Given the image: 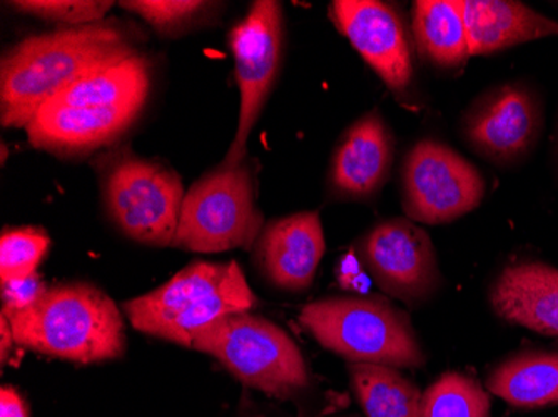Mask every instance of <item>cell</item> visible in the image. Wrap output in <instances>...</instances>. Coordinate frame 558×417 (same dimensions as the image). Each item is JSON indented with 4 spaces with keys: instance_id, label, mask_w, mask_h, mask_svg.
Segmentation results:
<instances>
[{
    "instance_id": "6da1fadb",
    "label": "cell",
    "mask_w": 558,
    "mask_h": 417,
    "mask_svg": "<svg viewBox=\"0 0 558 417\" xmlns=\"http://www.w3.org/2000/svg\"><path fill=\"white\" fill-rule=\"evenodd\" d=\"M137 52L136 40L118 22L65 27L25 37L0 62V121L25 128L62 90Z\"/></svg>"
},
{
    "instance_id": "7a4b0ae2",
    "label": "cell",
    "mask_w": 558,
    "mask_h": 417,
    "mask_svg": "<svg viewBox=\"0 0 558 417\" xmlns=\"http://www.w3.org/2000/svg\"><path fill=\"white\" fill-rule=\"evenodd\" d=\"M2 315L17 346L46 356L90 364L125 351L121 310L105 291L84 282L46 287L29 307Z\"/></svg>"
},
{
    "instance_id": "3957f363",
    "label": "cell",
    "mask_w": 558,
    "mask_h": 417,
    "mask_svg": "<svg viewBox=\"0 0 558 417\" xmlns=\"http://www.w3.org/2000/svg\"><path fill=\"white\" fill-rule=\"evenodd\" d=\"M258 306V297L236 260H196L158 290L124 303L136 331L191 349L193 334L225 316Z\"/></svg>"
},
{
    "instance_id": "277c9868",
    "label": "cell",
    "mask_w": 558,
    "mask_h": 417,
    "mask_svg": "<svg viewBox=\"0 0 558 417\" xmlns=\"http://www.w3.org/2000/svg\"><path fill=\"white\" fill-rule=\"evenodd\" d=\"M300 322L325 349L351 364L420 369L425 351L409 315L378 296L328 297L304 306Z\"/></svg>"
},
{
    "instance_id": "5b68a950",
    "label": "cell",
    "mask_w": 558,
    "mask_h": 417,
    "mask_svg": "<svg viewBox=\"0 0 558 417\" xmlns=\"http://www.w3.org/2000/svg\"><path fill=\"white\" fill-rule=\"evenodd\" d=\"M191 349L215 357L234 378L276 400H296L312 384L306 360L293 339L251 310L197 329Z\"/></svg>"
},
{
    "instance_id": "8992f818",
    "label": "cell",
    "mask_w": 558,
    "mask_h": 417,
    "mask_svg": "<svg viewBox=\"0 0 558 417\" xmlns=\"http://www.w3.org/2000/svg\"><path fill=\"white\" fill-rule=\"evenodd\" d=\"M258 168L246 159L234 168H218L186 191L172 247L216 254L255 247L265 229L256 203Z\"/></svg>"
},
{
    "instance_id": "52a82bcc",
    "label": "cell",
    "mask_w": 558,
    "mask_h": 417,
    "mask_svg": "<svg viewBox=\"0 0 558 417\" xmlns=\"http://www.w3.org/2000/svg\"><path fill=\"white\" fill-rule=\"evenodd\" d=\"M106 212L136 243L172 247L184 193L180 175L133 150L121 149L97 161Z\"/></svg>"
},
{
    "instance_id": "ba28073f",
    "label": "cell",
    "mask_w": 558,
    "mask_h": 417,
    "mask_svg": "<svg viewBox=\"0 0 558 417\" xmlns=\"http://www.w3.org/2000/svg\"><path fill=\"white\" fill-rule=\"evenodd\" d=\"M228 42L240 89V115L233 143L221 164L234 168L247 159V139L278 79L284 46L283 5L275 0H256L233 25Z\"/></svg>"
},
{
    "instance_id": "9c48e42d",
    "label": "cell",
    "mask_w": 558,
    "mask_h": 417,
    "mask_svg": "<svg viewBox=\"0 0 558 417\" xmlns=\"http://www.w3.org/2000/svg\"><path fill=\"white\" fill-rule=\"evenodd\" d=\"M485 196L482 172L440 140H418L401 164V203L409 219L437 225L472 212Z\"/></svg>"
},
{
    "instance_id": "30bf717a",
    "label": "cell",
    "mask_w": 558,
    "mask_h": 417,
    "mask_svg": "<svg viewBox=\"0 0 558 417\" xmlns=\"http://www.w3.org/2000/svg\"><path fill=\"white\" fill-rule=\"evenodd\" d=\"M544 127L542 100L529 84L505 83L480 94L460 121L466 146L498 168L529 158Z\"/></svg>"
},
{
    "instance_id": "8fae6325",
    "label": "cell",
    "mask_w": 558,
    "mask_h": 417,
    "mask_svg": "<svg viewBox=\"0 0 558 417\" xmlns=\"http://www.w3.org/2000/svg\"><path fill=\"white\" fill-rule=\"evenodd\" d=\"M359 253L379 290L409 306H420L440 287L434 243L409 219L376 224L360 241Z\"/></svg>"
},
{
    "instance_id": "7c38bea8",
    "label": "cell",
    "mask_w": 558,
    "mask_h": 417,
    "mask_svg": "<svg viewBox=\"0 0 558 417\" xmlns=\"http://www.w3.org/2000/svg\"><path fill=\"white\" fill-rule=\"evenodd\" d=\"M329 19L397 99H410L415 61L403 19L379 0H335Z\"/></svg>"
},
{
    "instance_id": "4fadbf2b",
    "label": "cell",
    "mask_w": 558,
    "mask_h": 417,
    "mask_svg": "<svg viewBox=\"0 0 558 417\" xmlns=\"http://www.w3.org/2000/svg\"><path fill=\"white\" fill-rule=\"evenodd\" d=\"M393 154L390 127L378 111H369L347 128L335 147L329 194L338 199H372L390 177Z\"/></svg>"
},
{
    "instance_id": "5bb4252c",
    "label": "cell",
    "mask_w": 558,
    "mask_h": 417,
    "mask_svg": "<svg viewBox=\"0 0 558 417\" xmlns=\"http://www.w3.org/2000/svg\"><path fill=\"white\" fill-rule=\"evenodd\" d=\"M325 234L316 211L298 212L265 225L255 244V259L279 290H308L325 254Z\"/></svg>"
},
{
    "instance_id": "9a60e30c",
    "label": "cell",
    "mask_w": 558,
    "mask_h": 417,
    "mask_svg": "<svg viewBox=\"0 0 558 417\" xmlns=\"http://www.w3.org/2000/svg\"><path fill=\"white\" fill-rule=\"evenodd\" d=\"M143 109L44 106L25 127V133L34 147L50 154L93 152L128 133Z\"/></svg>"
},
{
    "instance_id": "2e32d148",
    "label": "cell",
    "mask_w": 558,
    "mask_h": 417,
    "mask_svg": "<svg viewBox=\"0 0 558 417\" xmlns=\"http://www.w3.org/2000/svg\"><path fill=\"white\" fill-rule=\"evenodd\" d=\"M488 301L501 321L558 338V269L541 260L513 262L492 282Z\"/></svg>"
},
{
    "instance_id": "e0dca14e",
    "label": "cell",
    "mask_w": 558,
    "mask_h": 417,
    "mask_svg": "<svg viewBox=\"0 0 558 417\" xmlns=\"http://www.w3.org/2000/svg\"><path fill=\"white\" fill-rule=\"evenodd\" d=\"M470 54L490 56L558 36V22L513 0H459Z\"/></svg>"
},
{
    "instance_id": "ac0fdd59",
    "label": "cell",
    "mask_w": 558,
    "mask_h": 417,
    "mask_svg": "<svg viewBox=\"0 0 558 417\" xmlns=\"http://www.w3.org/2000/svg\"><path fill=\"white\" fill-rule=\"evenodd\" d=\"M150 64L134 54L100 69L50 99L52 108H144L153 84Z\"/></svg>"
},
{
    "instance_id": "d6986e66",
    "label": "cell",
    "mask_w": 558,
    "mask_h": 417,
    "mask_svg": "<svg viewBox=\"0 0 558 417\" xmlns=\"http://www.w3.org/2000/svg\"><path fill=\"white\" fill-rule=\"evenodd\" d=\"M487 389L517 409L558 404V351L530 349L501 360L488 372Z\"/></svg>"
},
{
    "instance_id": "ffe728a7",
    "label": "cell",
    "mask_w": 558,
    "mask_h": 417,
    "mask_svg": "<svg viewBox=\"0 0 558 417\" xmlns=\"http://www.w3.org/2000/svg\"><path fill=\"white\" fill-rule=\"evenodd\" d=\"M412 29L418 54L434 68L457 71L472 58L459 0H416Z\"/></svg>"
},
{
    "instance_id": "44dd1931",
    "label": "cell",
    "mask_w": 558,
    "mask_h": 417,
    "mask_svg": "<svg viewBox=\"0 0 558 417\" xmlns=\"http://www.w3.org/2000/svg\"><path fill=\"white\" fill-rule=\"evenodd\" d=\"M354 396L368 417H418L422 391L397 368L350 364Z\"/></svg>"
},
{
    "instance_id": "7402d4cb",
    "label": "cell",
    "mask_w": 558,
    "mask_h": 417,
    "mask_svg": "<svg viewBox=\"0 0 558 417\" xmlns=\"http://www.w3.org/2000/svg\"><path fill=\"white\" fill-rule=\"evenodd\" d=\"M484 385L466 372L441 375L422 394L418 417H492Z\"/></svg>"
},
{
    "instance_id": "603a6c76",
    "label": "cell",
    "mask_w": 558,
    "mask_h": 417,
    "mask_svg": "<svg viewBox=\"0 0 558 417\" xmlns=\"http://www.w3.org/2000/svg\"><path fill=\"white\" fill-rule=\"evenodd\" d=\"M49 249L50 237L43 229H4L0 236V279L19 281L37 274Z\"/></svg>"
},
{
    "instance_id": "cb8c5ba5",
    "label": "cell",
    "mask_w": 558,
    "mask_h": 417,
    "mask_svg": "<svg viewBox=\"0 0 558 417\" xmlns=\"http://www.w3.org/2000/svg\"><path fill=\"white\" fill-rule=\"evenodd\" d=\"M119 5L143 17L159 34L171 36L196 24L216 4L201 0H133Z\"/></svg>"
},
{
    "instance_id": "d4e9b609",
    "label": "cell",
    "mask_w": 558,
    "mask_h": 417,
    "mask_svg": "<svg viewBox=\"0 0 558 417\" xmlns=\"http://www.w3.org/2000/svg\"><path fill=\"white\" fill-rule=\"evenodd\" d=\"M9 8L43 21L59 22L69 27L102 22L114 2L100 0H22L9 2Z\"/></svg>"
},
{
    "instance_id": "484cf974",
    "label": "cell",
    "mask_w": 558,
    "mask_h": 417,
    "mask_svg": "<svg viewBox=\"0 0 558 417\" xmlns=\"http://www.w3.org/2000/svg\"><path fill=\"white\" fill-rule=\"evenodd\" d=\"M46 291V285L40 282L39 275L34 274L19 281L2 282V312L25 309L39 299Z\"/></svg>"
},
{
    "instance_id": "4316f807",
    "label": "cell",
    "mask_w": 558,
    "mask_h": 417,
    "mask_svg": "<svg viewBox=\"0 0 558 417\" xmlns=\"http://www.w3.org/2000/svg\"><path fill=\"white\" fill-rule=\"evenodd\" d=\"M360 257L348 254L341 257L340 266H338V281L344 290L360 291L365 293L368 278L363 272L362 265H360Z\"/></svg>"
},
{
    "instance_id": "83f0119b",
    "label": "cell",
    "mask_w": 558,
    "mask_h": 417,
    "mask_svg": "<svg viewBox=\"0 0 558 417\" xmlns=\"http://www.w3.org/2000/svg\"><path fill=\"white\" fill-rule=\"evenodd\" d=\"M0 417H29L24 400L11 385H4L0 391Z\"/></svg>"
},
{
    "instance_id": "f1b7e54d",
    "label": "cell",
    "mask_w": 558,
    "mask_h": 417,
    "mask_svg": "<svg viewBox=\"0 0 558 417\" xmlns=\"http://www.w3.org/2000/svg\"><path fill=\"white\" fill-rule=\"evenodd\" d=\"M0 357H2V364L8 363L9 353H11L12 346L15 344L14 332H12L11 324H9L8 318L4 315H0Z\"/></svg>"
},
{
    "instance_id": "f546056e",
    "label": "cell",
    "mask_w": 558,
    "mask_h": 417,
    "mask_svg": "<svg viewBox=\"0 0 558 417\" xmlns=\"http://www.w3.org/2000/svg\"><path fill=\"white\" fill-rule=\"evenodd\" d=\"M8 147H5V144L2 143V165L5 164V158H8Z\"/></svg>"
},
{
    "instance_id": "4dcf8cb0",
    "label": "cell",
    "mask_w": 558,
    "mask_h": 417,
    "mask_svg": "<svg viewBox=\"0 0 558 417\" xmlns=\"http://www.w3.org/2000/svg\"><path fill=\"white\" fill-rule=\"evenodd\" d=\"M555 150H557V154H558V122H557V136H555Z\"/></svg>"
}]
</instances>
